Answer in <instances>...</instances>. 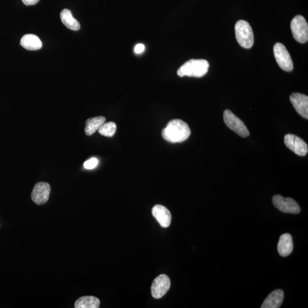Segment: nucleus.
I'll use <instances>...</instances> for the list:
<instances>
[{"label":"nucleus","mask_w":308,"mask_h":308,"mask_svg":"<svg viewBox=\"0 0 308 308\" xmlns=\"http://www.w3.org/2000/svg\"><path fill=\"white\" fill-rule=\"evenodd\" d=\"M190 134L191 131L188 124L180 120L170 121L162 131L163 138L173 143L183 142Z\"/></svg>","instance_id":"obj_1"},{"label":"nucleus","mask_w":308,"mask_h":308,"mask_svg":"<svg viewBox=\"0 0 308 308\" xmlns=\"http://www.w3.org/2000/svg\"><path fill=\"white\" fill-rule=\"evenodd\" d=\"M210 64L206 59H190L177 70L179 77L184 76L200 78L205 76L209 71Z\"/></svg>","instance_id":"obj_2"},{"label":"nucleus","mask_w":308,"mask_h":308,"mask_svg":"<svg viewBox=\"0 0 308 308\" xmlns=\"http://www.w3.org/2000/svg\"><path fill=\"white\" fill-rule=\"evenodd\" d=\"M237 42L240 45L246 49H250L254 45V35L251 26L244 20H239L235 27Z\"/></svg>","instance_id":"obj_3"},{"label":"nucleus","mask_w":308,"mask_h":308,"mask_svg":"<svg viewBox=\"0 0 308 308\" xmlns=\"http://www.w3.org/2000/svg\"><path fill=\"white\" fill-rule=\"evenodd\" d=\"M291 28L293 36L299 43L304 44L308 41V25L306 18L298 15L293 18Z\"/></svg>","instance_id":"obj_4"},{"label":"nucleus","mask_w":308,"mask_h":308,"mask_svg":"<svg viewBox=\"0 0 308 308\" xmlns=\"http://www.w3.org/2000/svg\"><path fill=\"white\" fill-rule=\"evenodd\" d=\"M223 120L227 127L237 134L243 138L250 135V132L247 126L231 110H225L224 111Z\"/></svg>","instance_id":"obj_5"},{"label":"nucleus","mask_w":308,"mask_h":308,"mask_svg":"<svg viewBox=\"0 0 308 308\" xmlns=\"http://www.w3.org/2000/svg\"><path fill=\"white\" fill-rule=\"evenodd\" d=\"M274 57L277 64L285 72L294 70V63L290 54L283 44L277 43L273 47Z\"/></svg>","instance_id":"obj_6"},{"label":"nucleus","mask_w":308,"mask_h":308,"mask_svg":"<svg viewBox=\"0 0 308 308\" xmlns=\"http://www.w3.org/2000/svg\"><path fill=\"white\" fill-rule=\"evenodd\" d=\"M273 205L281 212L298 214L300 213V208L295 200L291 198H285L279 195H274L272 199Z\"/></svg>","instance_id":"obj_7"},{"label":"nucleus","mask_w":308,"mask_h":308,"mask_svg":"<svg viewBox=\"0 0 308 308\" xmlns=\"http://www.w3.org/2000/svg\"><path fill=\"white\" fill-rule=\"evenodd\" d=\"M284 143L291 151L299 156H306L308 152L307 144L298 136L291 134L285 135Z\"/></svg>","instance_id":"obj_8"},{"label":"nucleus","mask_w":308,"mask_h":308,"mask_svg":"<svg viewBox=\"0 0 308 308\" xmlns=\"http://www.w3.org/2000/svg\"><path fill=\"white\" fill-rule=\"evenodd\" d=\"M169 277L162 274L156 278L151 285V294L155 299H160L164 296L170 288Z\"/></svg>","instance_id":"obj_9"},{"label":"nucleus","mask_w":308,"mask_h":308,"mask_svg":"<svg viewBox=\"0 0 308 308\" xmlns=\"http://www.w3.org/2000/svg\"><path fill=\"white\" fill-rule=\"evenodd\" d=\"M51 191L50 185L46 182L37 183L33 189L32 199L38 205H42L47 202Z\"/></svg>","instance_id":"obj_10"},{"label":"nucleus","mask_w":308,"mask_h":308,"mask_svg":"<svg viewBox=\"0 0 308 308\" xmlns=\"http://www.w3.org/2000/svg\"><path fill=\"white\" fill-rule=\"evenodd\" d=\"M290 101L300 116L308 119V97L306 95L295 92L290 96Z\"/></svg>","instance_id":"obj_11"},{"label":"nucleus","mask_w":308,"mask_h":308,"mask_svg":"<svg viewBox=\"0 0 308 308\" xmlns=\"http://www.w3.org/2000/svg\"><path fill=\"white\" fill-rule=\"evenodd\" d=\"M152 214L159 224L163 228L169 227L172 221V214L165 207L158 205L155 206L152 210Z\"/></svg>","instance_id":"obj_12"},{"label":"nucleus","mask_w":308,"mask_h":308,"mask_svg":"<svg viewBox=\"0 0 308 308\" xmlns=\"http://www.w3.org/2000/svg\"><path fill=\"white\" fill-rule=\"evenodd\" d=\"M294 250V244L292 236L289 233L282 235L277 244V251L283 257H287Z\"/></svg>","instance_id":"obj_13"},{"label":"nucleus","mask_w":308,"mask_h":308,"mask_svg":"<svg viewBox=\"0 0 308 308\" xmlns=\"http://www.w3.org/2000/svg\"><path fill=\"white\" fill-rule=\"evenodd\" d=\"M284 292L281 289L274 291L267 296L263 302L262 308H279L283 303Z\"/></svg>","instance_id":"obj_14"},{"label":"nucleus","mask_w":308,"mask_h":308,"mask_svg":"<svg viewBox=\"0 0 308 308\" xmlns=\"http://www.w3.org/2000/svg\"><path fill=\"white\" fill-rule=\"evenodd\" d=\"M21 45L28 50H37L43 46L42 41L35 35L28 34L22 37Z\"/></svg>","instance_id":"obj_15"},{"label":"nucleus","mask_w":308,"mask_h":308,"mask_svg":"<svg viewBox=\"0 0 308 308\" xmlns=\"http://www.w3.org/2000/svg\"><path fill=\"white\" fill-rule=\"evenodd\" d=\"M61 20L66 27L72 31H79L81 28L80 24L76 18L73 16L71 11L65 9L61 11L60 14Z\"/></svg>","instance_id":"obj_16"},{"label":"nucleus","mask_w":308,"mask_h":308,"mask_svg":"<svg viewBox=\"0 0 308 308\" xmlns=\"http://www.w3.org/2000/svg\"><path fill=\"white\" fill-rule=\"evenodd\" d=\"M106 118L104 117H96L88 119L86 122L85 132L88 136H91L105 123Z\"/></svg>","instance_id":"obj_17"},{"label":"nucleus","mask_w":308,"mask_h":308,"mask_svg":"<svg viewBox=\"0 0 308 308\" xmlns=\"http://www.w3.org/2000/svg\"><path fill=\"white\" fill-rule=\"evenodd\" d=\"M100 300L94 296H83L77 300L74 304L76 308H98Z\"/></svg>","instance_id":"obj_18"},{"label":"nucleus","mask_w":308,"mask_h":308,"mask_svg":"<svg viewBox=\"0 0 308 308\" xmlns=\"http://www.w3.org/2000/svg\"><path fill=\"white\" fill-rule=\"evenodd\" d=\"M117 131V125L114 122H109L104 124L98 130L100 134L106 137H112Z\"/></svg>","instance_id":"obj_19"},{"label":"nucleus","mask_w":308,"mask_h":308,"mask_svg":"<svg viewBox=\"0 0 308 308\" xmlns=\"http://www.w3.org/2000/svg\"><path fill=\"white\" fill-rule=\"evenodd\" d=\"M98 165V160L95 158H92L88 159L84 163V168L88 170H91L96 168Z\"/></svg>","instance_id":"obj_20"},{"label":"nucleus","mask_w":308,"mask_h":308,"mask_svg":"<svg viewBox=\"0 0 308 308\" xmlns=\"http://www.w3.org/2000/svg\"><path fill=\"white\" fill-rule=\"evenodd\" d=\"M145 50V46L142 44H137L134 47V52L136 54L142 53Z\"/></svg>","instance_id":"obj_21"},{"label":"nucleus","mask_w":308,"mask_h":308,"mask_svg":"<svg viewBox=\"0 0 308 308\" xmlns=\"http://www.w3.org/2000/svg\"><path fill=\"white\" fill-rule=\"evenodd\" d=\"M40 0H22L25 5H33L39 2Z\"/></svg>","instance_id":"obj_22"}]
</instances>
